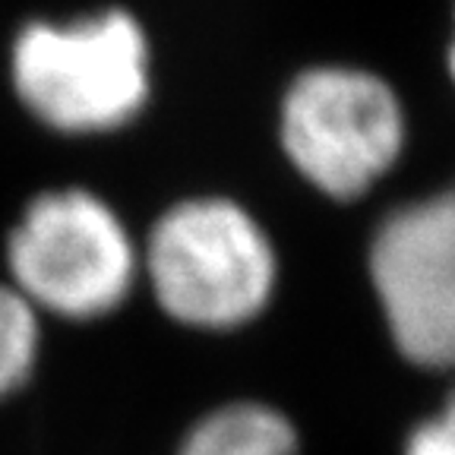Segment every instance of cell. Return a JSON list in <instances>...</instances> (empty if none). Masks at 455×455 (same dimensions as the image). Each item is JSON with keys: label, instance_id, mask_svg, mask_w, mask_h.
<instances>
[{"label": "cell", "instance_id": "3", "mask_svg": "<svg viewBox=\"0 0 455 455\" xmlns=\"http://www.w3.org/2000/svg\"><path fill=\"white\" fill-rule=\"evenodd\" d=\"M7 282L67 323H95L121 310L142 272L130 228L108 199L85 187L32 196L4 241Z\"/></svg>", "mask_w": 455, "mask_h": 455}, {"label": "cell", "instance_id": "2", "mask_svg": "<svg viewBox=\"0 0 455 455\" xmlns=\"http://www.w3.org/2000/svg\"><path fill=\"white\" fill-rule=\"evenodd\" d=\"M140 256L164 316L196 332L250 326L278 288L269 231L228 196H190L164 209Z\"/></svg>", "mask_w": 455, "mask_h": 455}, {"label": "cell", "instance_id": "7", "mask_svg": "<svg viewBox=\"0 0 455 455\" xmlns=\"http://www.w3.org/2000/svg\"><path fill=\"white\" fill-rule=\"evenodd\" d=\"M42 357V313L10 282H0V402L36 377Z\"/></svg>", "mask_w": 455, "mask_h": 455}, {"label": "cell", "instance_id": "8", "mask_svg": "<svg viewBox=\"0 0 455 455\" xmlns=\"http://www.w3.org/2000/svg\"><path fill=\"white\" fill-rule=\"evenodd\" d=\"M402 455H455V389L443 395L434 411L411 424Z\"/></svg>", "mask_w": 455, "mask_h": 455}, {"label": "cell", "instance_id": "6", "mask_svg": "<svg viewBox=\"0 0 455 455\" xmlns=\"http://www.w3.org/2000/svg\"><path fill=\"white\" fill-rule=\"evenodd\" d=\"M300 434L272 402L235 398L199 414L174 455H298Z\"/></svg>", "mask_w": 455, "mask_h": 455}, {"label": "cell", "instance_id": "9", "mask_svg": "<svg viewBox=\"0 0 455 455\" xmlns=\"http://www.w3.org/2000/svg\"><path fill=\"white\" fill-rule=\"evenodd\" d=\"M449 76H452V83H455V38H452V44H449Z\"/></svg>", "mask_w": 455, "mask_h": 455}, {"label": "cell", "instance_id": "4", "mask_svg": "<svg viewBox=\"0 0 455 455\" xmlns=\"http://www.w3.org/2000/svg\"><path fill=\"white\" fill-rule=\"evenodd\" d=\"M278 142L313 190L351 203L398 164L408 114L379 73L348 64L307 67L282 95Z\"/></svg>", "mask_w": 455, "mask_h": 455}, {"label": "cell", "instance_id": "1", "mask_svg": "<svg viewBox=\"0 0 455 455\" xmlns=\"http://www.w3.org/2000/svg\"><path fill=\"white\" fill-rule=\"evenodd\" d=\"M7 70L22 111L60 136L117 133L152 99L149 36L121 7L22 22Z\"/></svg>", "mask_w": 455, "mask_h": 455}, {"label": "cell", "instance_id": "5", "mask_svg": "<svg viewBox=\"0 0 455 455\" xmlns=\"http://www.w3.org/2000/svg\"><path fill=\"white\" fill-rule=\"evenodd\" d=\"M367 278L392 348L418 370H455V184L377 221Z\"/></svg>", "mask_w": 455, "mask_h": 455}]
</instances>
